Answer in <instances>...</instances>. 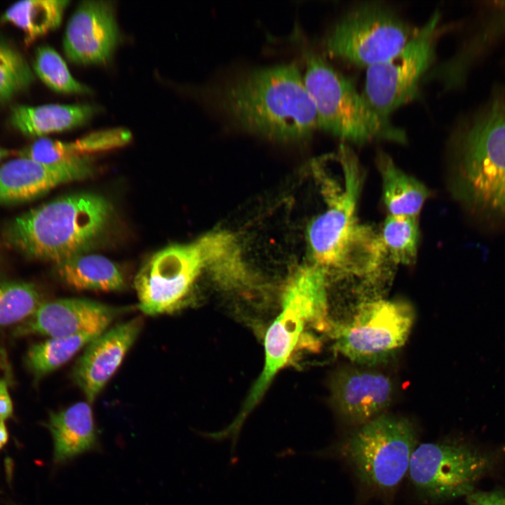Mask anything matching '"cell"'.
Segmentation results:
<instances>
[{
  "label": "cell",
  "mask_w": 505,
  "mask_h": 505,
  "mask_svg": "<svg viewBox=\"0 0 505 505\" xmlns=\"http://www.w3.org/2000/svg\"><path fill=\"white\" fill-rule=\"evenodd\" d=\"M214 106L237 128L279 141L309 137L314 103L295 62L248 70L212 90Z\"/></svg>",
  "instance_id": "cell-1"
},
{
  "label": "cell",
  "mask_w": 505,
  "mask_h": 505,
  "mask_svg": "<svg viewBox=\"0 0 505 505\" xmlns=\"http://www.w3.org/2000/svg\"><path fill=\"white\" fill-rule=\"evenodd\" d=\"M337 156L341 179L325 180L327 209L309 227L314 264L326 274L370 278L380 269L386 254L379 235L358 219L361 173L356 156L343 144Z\"/></svg>",
  "instance_id": "cell-2"
},
{
  "label": "cell",
  "mask_w": 505,
  "mask_h": 505,
  "mask_svg": "<svg viewBox=\"0 0 505 505\" xmlns=\"http://www.w3.org/2000/svg\"><path fill=\"white\" fill-rule=\"evenodd\" d=\"M113 208L104 197L81 193L58 198L9 222L6 243L27 257L56 265L84 253L108 229Z\"/></svg>",
  "instance_id": "cell-3"
},
{
  "label": "cell",
  "mask_w": 505,
  "mask_h": 505,
  "mask_svg": "<svg viewBox=\"0 0 505 505\" xmlns=\"http://www.w3.org/2000/svg\"><path fill=\"white\" fill-rule=\"evenodd\" d=\"M325 291L321 273L312 266L299 269L287 281L282 296V309L269 328L264 340L265 363L240 413L227 427L238 436L241 426L271 379L300 348H316L318 342L305 332L317 317Z\"/></svg>",
  "instance_id": "cell-4"
},
{
  "label": "cell",
  "mask_w": 505,
  "mask_h": 505,
  "mask_svg": "<svg viewBox=\"0 0 505 505\" xmlns=\"http://www.w3.org/2000/svg\"><path fill=\"white\" fill-rule=\"evenodd\" d=\"M303 80L314 103L318 128L352 143L404 142L403 130L376 114L353 83L319 55L307 52Z\"/></svg>",
  "instance_id": "cell-5"
},
{
  "label": "cell",
  "mask_w": 505,
  "mask_h": 505,
  "mask_svg": "<svg viewBox=\"0 0 505 505\" xmlns=\"http://www.w3.org/2000/svg\"><path fill=\"white\" fill-rule=\"evenodd\" d=\"M457 146L459 195L478 213L505 220V100L494 102Z\"/></svg>",
  "instance_id": "cell-6"
},
{
  "label": "cell",
  "mask_w": 505,
  "mask_h": 505,
  "mask_svg": "<svg viewBox=\"0 0 505 505\" xmlns=\"http://www.w3.org/2000/svg\"><path fill=\"white\" fill-rule=\"evenodd\" d=\"M417 443V432L408 419L382 414L327 451L345 461L365 487L389 494L408 474Z\"/></svg>",
  "instance_id": "cell-7"
},
{
  "label": "cell",
  "mask_w": 505,
  "mask_h": 505,
  "mask_svg": "<svg viewBox=\"0 0 505 505\" xmlns=\"http://www.w3.org/2000/svg\"><path fill=\"white\" fill-rule=\"evenodd\" d=\"M419 29L387 6L364 3L347 11L323 43L329 56L367 69L398 53Z\"/></svg>",
  "instance_id": "cell-8"
},
{
  "label": "cell",
  "mask_w": 505,
  "mask_h": 505,
  "mask_svg": "<svg viewBox=\"0 0 505 505\" xmlns=\"http://www.w3.org/2000/svg\"><path fill=\"white\" fill-rule=\"evenodd\" d=\"M494 462L493 454L470 443L447 439L417 445L408 475L422 499L440 502L467 497Z\"/></svg>",
  "instance_id": "cell-9"
},
{
  "label": "cell",
  "mask_w": 505,
  "mask_h": 505,
  "mask_svg": "<svg viewBox=\"0 0 505 505\" xmlns=\"http://www.w3.org/2000/svg\"><path fill=\"white\" fill-rule=\"evenodd\" d=\"M208 264L206 236L166 247L149 258L137 273L134 287L138 307L145 314L173 313L187 305L201 270Z\"/></svg>",
  "instance_id": "cell-10"
},
{
  "label": "cell",
  "mask_w": 505,
  "mask_h": 505,
  "mask_svg": "<svg viewBox=\"0 0 505 505\" xmlns=\"http://www.w3.org/2000/svg\"><path fill=\"white\" fill-rule=\"evenodd\" d=\"M415 319L412 306L402 300L376 299L358 305L347 321L330 335L344 356L372 365L386 359L405 343Z\"/></svg>",
  "instance_id": "cell-11"
},
{
  "label": "cell",
  "mask_w": 505,
  "mask_h": 505,
  "mask_svg": "<svg viewBox=\"0 0 505 505\" xmlns=\"http://www.w3.org/2000/svg\"><path fill=\"white\" fill-rule=\"evenodd\" d=\"M439 20L436 11L398 53L366 69L362 95L382 119L390 120L393 112L416 95L435 57Z\"/></svg>",
  "instance_id": "cell-12"
},
{
  "label": "cell",
  "mask_w": 505,
  "mask_h": 505,
  "mask_svg": "<svg viewBox=\"0 0 505 505\" xmlns=\"http://www.w3.org/2000/svg\"><path fill=\"white\" fill-rule=\"evenodd\" d=\"M128 309L80 298L41 302L31 316L20 323L14 333L15 336L42 335L50 338L83 334L100 335Z\"/></svg>",
  "instance_id": "cell-13"
},
{
  "label": "cell",
  "mask_w": 505,
  "mask_h": 505,
  "mask_svg": "<svg viewBox=\"0 0 505 505\" xmlns=\"http://www.w3.org/2000/svg\"><path fill=\"white\" fill-rule=\"evenodd\" d=\"M119 41L114 6L106 1H85L70 18L63 47L67 58L80 65L102 64Z\"/></svg>",
  "instance_id": "cell-14"
},
{
  "label": "cell",
  "mask_w": 505,
  "mask_h": 505,
  "mask_svg": "<svg viewBox=\"0 0 505 505\" xmlns=\"http://www.w3.org/2000/svg\"><path fill=\"white\" fill-rule=\"evenodd\" d=\"M93 173L89 157L48 165L19 157L0 167V205L36 199L58 185L85 179Z\"/></svg>",
  "instance_id": "cell-15"
},
{
  "label": "cell",
  "mask_w": 505,
  "mask_h": 505,
  "mask_svg": "<svg viewBox=\"0 0 505 505\" xmlns=\"http://www.w3.org/2000/svg\"><path fill=\"white\" fill-rule=\"evenodd\" d=\"M142 327L141 317L119 324L93 339L76 363L73 378L92 403L121 364Z\"/></svg>",
  "instance_id": "cell-16"
},
{
  "label": "cell",
  "mask_w": 505,
  "mask_h": 505,
  "mask_svg": "<svg viewBox=\"0 0 505 505\" xmlns=\"http://www.w3.org/2000/svg\"><path fill=\"white\" fill-rule=\"evenodd\" d=\"M332 389L339 415L348 423L361 425L382 415L391 401L393 388L381 372L351 370L337 377Z\"/></svg>",
  "instance_id": "cell-17"
},
{
  "label": "cell",
  "mask_w": 505,
  "mask_h": 505,
  "mask_svg": "<svg viewBox=\"0 0 505 505\" xmlns=\"http://www.w3.org/2000/svg\"><path fill=\"white\" fill-rule=\"evenodd\" d=\"M131 139L130 130L123 128L95 131L72 142L42 137L19 151L18 155L44 164L58 165L123 147Z\"/></svg>",
  "instance_id": "cell-18"
},
{
  "label": "cell",
  "mask_w": 505,
  "mask_h": 505,
  "mask_svg": "<svg viewBox=\"0 0 505 505\" xmlns=\"http://www.w3.org/2000/svg\"><path fill=\"white\" fill-rule=\"evenodd\" d=\"M90 404L78 402L50 414L46 426L53 437L55 462H63L95 447L97 434Z\"/></svg>",
  "instance_id": "cell-19"
},
{
  "label": "cell",
  "mask_w": 505,
  "mask_h": 505,
  "mask_svg": "<svg viewBox=\"0 0 505 505\" xmlns=\"http://www.w3.org/2000/svg\"><path fill=\"white\" fill-rule=\"evenodd\" d=\"M97 111V107L89 104L20 105L12 109L11 122L24 135L40 137L81 126Z\"/></svg>",
  "instance_id": "cell-20"
},
{
  "label": "cell",
  "mask_w": 505,
  "mask_h": 505,
  "mask_svg": "<svg viewBox=\"0 0 505 505\" xmlns=\"http://www.w3.org/2000/svg\"><path fill=\"white\" fill-rule=\"evenodd\" d=\"M59 279L76 290L116 291L124 286V278L117 265L108 258L81 254L56 265Z\"/></svg>",
  "instance_id": "cell-21"
},
{
  "label": "cell",
  "mask_w": 505,
  "mask_h": 505,
  "mask_svg": "<svg viewBox=\"0 0 505 505\" xmlns=\"http://www.w3.org/2000/svg\"><path fill=\"white\" fill-rule=\"evenodd\" d=\"M382 198L389 215L416 217L429 196L426 187L398 168L384 153L377 156Z\"/></svg>",
  "instance_id": "cell-22"
},
{
  "label": "cell",
  "mask_w": 505,
  "mask_h": 505,
  "mask_svg": "<svg viewBox=\"0 0 505 505\" xmlns=\"http://www.w3.org/2000/svg\"><path fill=\"white\" fill-rule=\"evenodd\" d=\"M68 1L26 0L9 7L1 20L18 27L25 34V43L32 44L36 39L58 27Z\"/></svg>",
  "instance_id": "cell-23"
},
{
  "label": "cell",
  "mask_w": 505,
  "mask_h": 505,
  "mask_svg": "<svg viewBox=\"0 0 505 505\" xmlns=\"http://www.w3.org/2000/svg\"><path fill=\"white\" fill-rule=\"evenodd\" d=\"M97 336L83 334L68 337L50 338L34 344L28 349L25 363L34 377L36 380L40 379L69 361Z\"/></svg>",
  "instance_id": "cell-24"
},
{
  "label": "cell",
  "mask_w": 505,
  "mask_h": 505,
  "mask_svg": "<svg viewBox=\"0 0 505 505\" xmlns=\"http://www.w3.org/2000/svg\"><path fill=\"white\" fill-rule=\"evenodd\" d=\"M379 238L386 255L394 263L411 264L415 262L419 242L416 217L389 215Z\"/></svg>",
  "instance_id": "cell-25"
},
{
  "label": "cell",
  "mask_w": 505,
  "mask_h": 505,
  "mask_svg": "<svg viewBox=\"0 0 505 505\" xmlns=\"http://www.w3.org/2000/svg\"><path fill=\"white\" fill-rule=\"evenodd\" d=\"M41 304L40 294L34 284L0 281V328L22 323Z\"/></svg>",
  "instance_id": "cell-26"
},
{
  "label": "cell",
  "mask_w": 505,
  "mask_h": 505,
  "mask_svg": "<svg viewBox=\"0 0 505 505\" xmlns=\"http://www.w3.org/2000/svg\"><path fill=\"white\" fill-rule=\"evenodd\" d=\"M34 69L41 80L52 90L62 93H87L90 89L76 80L58 54L49 46L37 48Z\"/></svg>",
  "instance_id": "cell-27"
},
{
  "label": "cell",
  "mask_w": 505,
  "mask_h": 505,
  "mask_svg": "<svg viewBox=\"0 0 505 505\" xmlns=\"http://www.w3.org/2000/svg\"><path fill=\"white\" fill-rule=\"evenodd\" d=\"M32 70L22 55L0 40V100L27 88L33 81Z\"/></svg>",
  "instance_id": "cell-28"
},
{
  "label": "cell",
  "mask_w": 505,
  "mask_h": 505,
  "mask_svg": "<svg viewBox=\"0 0 505 505\" xmlns=\"http://www.w3.org/2000/svg\"><path fill=\"white\" fill-rule=\"evenodd\" d=\"M468 505H505V487L491 491H476L466 497Z\"/></svg>",
  "instance_id": "cell-29"
},
{
  "label": "cell",
  "mask_w": 505,
  "mask_h": 505,
  "mask_svg": "<svg viewBox=\"0 0 505 505\" xmlns=\"http://www.w3.org/2000/svg\"><path fill=\"white\" fill-rule=\"evenodd\" d=\"M13 408L7 382L0 379V422L6 421L13 415Z\"/></svg>",
  "instance_id": "cell-30"
},
{
  "label": "cell",
  "mask_w": 505,
  "mask_h": 505,
  "mask_svg": "<svg viewBox=\"0 0 505 505\" xmlns=\"http://www.w3.org/2000/svg\"><path fill=\"white\" fill-rule=\"evenodd\" d=\"M8 439V433L4 422H0V450L6 444Z\"/></svg>",
  "instance_id": "cell-31"
},
{
  "label": "cell",
  "mask_w": 505,
  "mask_h": 505,
  "mask_svg": "<svg viewBox=\"0 0 505 505\" xmlns=\"http://www.w3.org/2000/svg\"><path fill=\"white\" fill-rule=\"evenodd\" d=\"M10 154V152L6 149L0 147V161Z\"/></svg>",
  "instance_id": "cell-32"
}]
</instances>
